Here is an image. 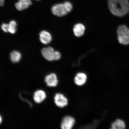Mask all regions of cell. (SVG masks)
I'll use <instances>...</instances> for the list:
<instances>
[{"mask_svg":"<svg viewBox=\"0 0 129 129\" xmlns=\"http://www.w3.org/2000/svg\"><path fill=\"white\" fill-rule=\"evenodd\" d=\"M51 12L55 15L58 17H62L69 13L64 3L55 4L51 9Z\"/></svg>","mask_w":129,"mask_h":129,"instance_id":"cell-4","label":"cell"},{"mask_svg":"<svg viewBox=\"0 0 129 129\" xmlns=\"http://www.w3.org/2000/svg\"><path fill=\"white\" fill-rule=\"evenodd\" d=\"M87 77L86 75L83 73H79L76 75L74 81L76 84L79 86H81L86 83Z\"/></svg>","mask_w":129,"mask_h":129,"instance_id":"cell-12","label":"cell"},{"mask_svg":"<svg viewBox=\"0 0 129 129\" xmlns=\"http://www.w3.org/2000/svg\"><path fill=\"white\" fill-rule=\"evenodd\" d=\"M2 117L0 115V124H1V123L2 122Z\"/></svg>","mask_w":129,"mask_h":129,"instance_id":"cell-18","label":"cell"},{"mask_svg":"<svg viewBox=\"0 0 129 129\" xmlns=\"http://www.w3.org/2000/svg\"><path fill=\"white\" fill-rule=\"evenodd\" d=\"M21 54L18 51H13L11 53L10 59L12 62L14 63H17L20 61L21 58Z\"/></svg>","mask_w":129,"mask_h":129,"instance_id":"cell-14","label":"cell"},{"mask_svg":"<svg viewBox=\"0 0 129 129\" xmlns=\"http://www.w3.org/2000/svg\"><path fill=\"white\" fill-rule=\"evenodd\" d=\"M110 10L114 15L123 17L129 12V3L128 0H108Z\"/></svg>","mask_w":129,"mask_h":129,"instance_id":"cell-1","label":"cell"},{"mask_svg":"<svg viewBox=\"0 0 129 129\" xmlns=\"http://www.w3.org/2000/svg\"><path fill=\"white\" fill-rule=\"evenodd\" d=\"M126 128L124 121L120 119H117L113 122L111 125V128L112 129H123Z\"/></svg>","mask_w":129,"mask_h":129,"instance_id":"cell-13","label":"cell"},{"mask_svg":"<svg viewBox=\"0 0 129 129\" xmlns=\"http://www.w3.org/2000/svg\"><path fill=\"white\" fill-rule=\"evenodd\" d=\"M32 4L30 0H19L18 2L15 4V6L18 10L21 11L27 9Z\"/></svg>","mask_w":129,"mask_h":129,"instance_id":"cell-9","label":"cell"},{"mask_svg":"<svg viewBox=\"0 0 129 129\" xmlns=\"http://www.w3.org/2000/svg\"><path fill=\"white\" fill-rule=\"evenodd\" d=\"M54 100L56 105L59 107H65L68 104L67 98L61 93H56L54 96Z\"/></svg>","mask_w":129,"mask_h":129,"instance_id":"cell-6","label":"cell"},{"mask_svg":"<svg viewBox=\"0 0 129 129\" xmlns=\"http://www.w3.org/2000/svg\"><path fill=\"white\" fill-rule=\"evenodd\" d=\"M39 36L40 41L43 44H49L52 40L51 34L46 30H43L40 32Z\"/></svg>","mask_w":129,"mask_h":129,"instance_id":"cell-8","label":"cell"},{"mask_svg":"<svg viewBox=\"0 0 129 129\" xmlns=\"http://www.w3.org/2000/svg\"><path fill=\"white\" fill-rule=\"evenodd\" d=\"M85 30V27L83 24L77 23L74 25L73 31L74 35L77 37H81L84 35Z\"/></svg>","mask_w":129,"mask_h":129,"instance_id":"cell-10","label":"cell"},{"mask_svg":"<svg viewBox=\"0 0 129 129\" xmlns=\"http://www.w3.org/2000/svg\"><path fill=\"white\" fill-rule=\"evenodd\" d=\"M45 82L48 86L56 87L57 86L58 83L57 77L54 73L50 74L45 77Z\"/></svg>","mask_w":129,"mask_h":129,"instance_id":"cell-7","label":"cell"},{"mask_svg":"<svg viewBox=\"0 0 129 129\" xmlns=\"http://www.w3.org/2000/svg\"><path fill=\"white\" fill-rule=\"evenodd\" d=\"M9 32L11 34L15 33L17 30V23L15 21H11L9 24Z\"/></svg>","mask_w":129,"mask_h":129,"instance_id":"cell-15","label":"cell"},{"mask_svg":"<svg viewBox=\"0 0 129 129\" xmlns=\"http://www.w3.org/2000/svg\"><path fill=\"white\" fill-rule=\"evenodd\" d=\"M46 93L43 90H41L35 91L34 95V100L38 104L42 102L46 99Z\"/></svg>","mask_w":129,"mask_h":129,"instance_id":"cell-11","label":"cell"},{"mask_svg":"<svg viewBox=\"0 0 129 129\" xmlns=\"http://www.w3.org/2000/svg\"><path fill=\"white\" fill-rule=\"evenodd\" d=\"M36 1H40V0H36Z\"/></svg>","mask_w":129,"mask_h":129,"instance_id":"cell-19","label":"cell"},{"mask_svg":"<svg viewBox=\"0 0 129 129\" xmlns=\"http://www.w3.org/2000/svg\"><path fill=\"white\" fill-rule=\"evenodd\" d=\"M75 120L70 116H66L63 118L61 124V128L63 129H71L73 127Z\"/></svg>","mask_w":129,"mask_h":129,"instance_id":"cell-5","label":"cell"},{"mask_svg":"<svg viewBox=\"0 0 129 129\" xmlns=\"http://www.w3.org/2000/svg\"><path fill=\"white\" fill-rule=\"evenodd\" d=\"M4 0H0V6H4Z\"/></svg>","mask_w":129,"mask_h":129,"instance_id":"cell-17","label":"cell"},{"mask_svg":"<svg viewBox=\"0 0 129 129\" xmlns=\"http://www.w3.org/2000/svg\"><path fill=\"white\" fill-rule=\"evenodd\" d=\"M1 28L4 32H9V24L3 23L1 25Z\"/></svg>","mask_w":129,"mask_h":129,"instance_id":"cell-16","label":"cell"},{"mask_svg":"<svg viewBox=\"0 0 129 129\" xmlns=\"http://www.w3.org/2000/svg\"><path fill=\"white\" fill-rule=\"evenodd\" d=\"M41 53L43 57L49 61L58 60L61 57L60 53L54 51L51 47L43 48L42 50Z\"/></svg>","mask_w":129,"mask_h":129,"instance_id":"cell-3","label":"cell"},{"mask_svg":"<svg viewBox=\"0 0 129 129\" xmlns=\"http://www.w3.org/2000/svg\"><path fill=\"white\" fill-rule=\"evenodd\" d=\"M118 39L119 43L123 45L129 44V29L125 25H121L117 29Z\"/></svg>","mask_w":129,"mask_h":129,"instance_id":"cell-2","label":"cell"}]
</instances>
